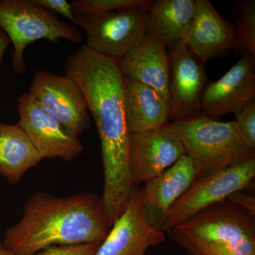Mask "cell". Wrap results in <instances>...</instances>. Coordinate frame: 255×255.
<instances>
[{
  "mask_svg": "<svg viewBox=\"0 0 255 255\" xmlns=\"http://www.w3.org/2000/svg\"><path fill=\"white\" fill-rule=\"evenodd\" d=\"M0 28L13 44L11 65L20 75L27 70L25 50L33 42L44 39L55 43L65 39L80 44L83 41L78 28L31 0H0Z\"/></svg>",
  "mask_w": 255,
  "mask_h": 255,
  "instance_id": "5b68a950",
  "label": "cell"
},
{
  "mask_svg": "<svg viewBox=\"0 0 255 255\" xmlns=\"http://www.w3.org/2000/svg\"><path fill=\"white\" fill-rule=\"evenodd\" d=\"M0 255H14L8 251L3 246L2 242H0Z\"/></svg>",
  "mask_w": 255,
  "mask_h": 255,
  "instance_id": "83f0119b",
  "label": "cell"
},
{
  "mask_svg": "<svg viewBox=\"0 0 255 255\" xmlns=\"http://www.w3.org/2000/svg\"><path fill=\"white\" fill-rule=\"evenodd\" d=\"M167 47L147 32L140 44L119 60L126 78L152 87L169 102V62Z\"/></svg>",
  "mask_w": 255,
  "mask_h": 255,
  "instance_id": "2e32d148",
  "label": "cell"
},
{
  "mask_svg": "<svg viewBox=\"0 0 255 255\" xmlns=\"http://www.w3.org/2000/svg\"><path fill=\"white\" fill-rule=\"evenodd\" d=\"M233 10L236 20L235 51L241 56L249 55L255 58V1H236Z\"/></svg>",
  "mask_w": 255,
  "mask_h": 255,
  "instance_id": "ffe728a7",
  "label": "cell"
},
{
  "mask_svg": "<svg viewBox=\"0 0 255 255\" xmlns=\"http://www.w3.org/2000/svg\"><path fill=\"white\" fill-rule=\"evenodd\" d=\"M171 238L174 240L176 243H177L179 246H182L184 249L187 251L188 255H204L199 253V251H196L194 247L191 246L189 243H188L187 241H184L182 238L178 237V236H173V235H169Z\"/></svg>",
  "mask_w": 255,
  "mask_h": 255,
  "instance_id": "4316f807",
  "label": "cell"
},
{
  "mask_svg": "<svg viewBox=\"0 0 255 255\" xmlns=\"http://www.w3.org/2000/svg\"><path fill=\"white\" fill-rule=\"evenodd\" d=\"M33 3L42 6L50 12L56 13L63 17L70 20L71 22L76 24V18L74 14L71 2L66 0H31Z\"/></svg>",
  "mask_w": 255,
  "mask_h": 255,
  "instance_id": "cb8c5ba5",
  "label": "cell"
},
{
  "mask_svg": "<svg viewBox=\"0 0 255 255\" xmlns=\"http://www.w3.org/2000/svg\"><path fill=\"white\" fill-rule=\"evenodd\" d=\"M162 230L151 224L142 205L140 185H134L123 214L93 255H145L165 241Z\"/></svg>",
  "mask_w": 255,
  "mask_h": 255,
  "instance_id": "8fae6325",
  "label": "cell"
},
{
  "mask_svg": "<svg viewBox=\"0 0 255 255\" xmlns=\"http://www.w3.org/2000/svg\"><path fill=\"white\" fill-rule=\"evenodd\" d=\"M16 109L19 116L17 124L42 159L60 158L71 162L83 152L79 137L69 133L42 110L28 92L18 97Z\"/></svg>",
  "mask_w": 255,
  "mask_h": 255,
  "instance_id": "7c38bea8",
  "label": "cell"
},
{
  "mask_svg": "<svg viewBox=\"0 0 255 255\" xmlns=\"http://www.w3.org/2000/svg\"><path fill=\"white\" fill-rule=\"evenodd\" d=\"M65 75L78 84L97 126L102 147V214L116 221L123 214L135 184L129 163L130 132L124 112L125 77L117 60L85 44L65 60Z\"/></svg>",
  "mask_w": 255,
  "mask_h": 255,
  "instance_id": "6da1fadb",
  "label": "cell"
},
{
  "mask_svg": "<svg viewBox=\"0 0 255 255\" xmlns=\"http://www.w3.org/2000/svg\"><path fill=\"white\" fill-rule=\"evenodd\" d=\"M195 0H157L150 8L147 32L167 48L187 36L195 13Z\"/></svg>",
  "mask_w": 255,
  "mask_h": 255,
  "instance_id": "ac0fdd59",
  "label": "cell"
},
{
  "mask_svg": "<svg viewBox=\"0 0 255 255\" xmlns=\"http://www.w3.org/2000/svg\"><path fill=\"white\" fill-rule=\"evenodd\" d=\"M100 201L92 193L63 197L34 193L26 200L21 220L5 231L3 246L14 255H33L52 246L102 243L111 228Z\"/></svg>",
  "mask_w": 255,
  "mask_h": 255,
  "instance_id": "7a4b0ae2",
  "label": "cell"
},
{
  "mask_svg": "<svg viewBox=\"0 0 255 255\" xmlns=\"http://www.w3.org/2000/svg\"><path fill=\"white\" fill-rule=\"evenodd\" d=\"M10 43H11V41H10L9 37L1 28H0V64L2 61L5 52L7 50ZM1 94V89L0 87V95Z\"/></svg>",
  "mask_w": 255,
  "mask_h": 255,
  "instance_id": "484cf974",
  "label": "cell"
},
{
  "mask_svg": "<svg viewBox=\"0 0 255 255\" xmlns=\"http://www.w3.org/2000/svg\"><path fill=\"white\" fill-rule=\"evenodd\" d=\"M184 155L185 149L172 122L153 130L130 134L129 163L132 182L145 184Z\"/></svg>",
  "mask_w": 255,
  "mask_h": 255,
  "instance_id": "30bf717a",
  "label": "cell"
},
{
  "mask_svg": "<svg viewBox=\"0 0 255 255\" xmlns=\"http://www.w3.org/2000/svg\"><path fill=\"white\" fill-rule=\"evenodd\" d=\"M151 4L119 11L75 14L76 25L86 33L85 46L119 61L143 40L148 28Z\"/></svg>",
  "mask_w": 255,
  "mask_h": 255,
  "instance_id": "52a82bcc",
  "label": "cell"
},
{
  "mask_svg": "<svg viewBox=\"0 0 255 255\" xmlns=\"http://www.w3.org/2000/svg\"><path fill=\"white\" fill-rule=\"evenodd\" d=\"M184 41L194 55L205 63L215 57L225 56L234 49L236 28L209 0H196L194 19Z\"/></svg>",
  "mask_w": 255,
  "mask_h": 255,
  "instance_id": "5bb4252c",
  "label": "cell"
},
{
  "mask_svg": "<svg viewBox=\"0 0 255 255\" xmlns=\"http://www.w3.org/2000/svg\"><path fill=\"white\" fill-rule=\"evenodd\" d=\"M169 121L200 115L201 97L209 83L204 63L189 50L184 40L169 47Z\"/></svg>",
  "mask_w": 255,
  "mask_h": 255,
  "instance_id": "9c48e42d",
  "label": "cell"
},
{
  "mask_svg": "<svg viewBox=\"0 0 255 255\" xmlns=\"http://www.w3.org/2000/svg\"><path fill=\"white\" fill-rule=\"evenodd\" d=\"M235 116V122L242 135L255 149V100L245 106Z\"/></svg>",
  "mask_w": 255,
  "mask_h": 255,
  "instance_id": "7402d4cb",
  "label": "cell"
},
{
  "mask_svg": "<svg viewBox=\"0 0 255 255\" xmlns=\"http://www.w3.org/2000/svg\"><path fill=\"white\" fill-rule=\"evenodd\" d=\"M102 243H86L75 246H52L33 255H93Z\"/></svg>",
  "mask_w": 255,
  "mask_h": 255,
  "instance_id": "603a6c76",
  "label": "cell"
},
{
  "mask_svg": "<svg viewBox=\"0 0 255 255\" xmlns=\"http://www.w3.org/2000/svg\"><path fill=\"white\" fill-rule=\"evenodd\" d=\"M28 93L42 110L74 136L78 137L90 127L86 100L78 84L70 77L38 70Z\"/></svg>",
  "mask_w": 255,
  "mask_h": 255,
  "instance_id": "ba28073f",
  "label": "cell"
},
{
  "mask_svg": "<svg viewBox=\"0 0 255 255\" xmlns=\"http://www.w3.org/2000/svg\"><path fill=\"white\" fill-rule=\"evenodd\" d=\"M255 178V155L196 177L169 210L162 231L169 232L202 210L252 187Z\"/></svg>",
  "mask_w": 255,
  "mask_h": 255,
  "instance_id": "8992f818",
  "label": "cell"
},
{
  "mask_svg": "<svg viewBox=\"0 0 255 255\" xmlns=\"http://www.w3.org/2000/svg\"><path fill=\"white\" fill-rule=\"evenodd\" d=\"M197 177L190 157L184 155L141 187L142 205L152 226L162 230L166 216Z\"/></svg>",
  "mask_w": 255,
  "mask_h": 255,
  "instance_id": "9a60e30c",
  "label": "cell"
},
{
  "mask_svg": "<svg viewBox=\"0 0 255 255\" xmlns=\"http://www.w3.org/2000/svg\"><path fill=\"white\" fill-rule=\"evenodd\" d=\"M255 100V58L244 55L222 78L209 82L201 97L200 114L219 121Z\"/></svg>",
  "mask_w": 255,
  "mask_h": 255,
  "instance_id": "4fadbf2b",
  "label": "cell"
},
{
  "mask_svg": "<svg viewBox=\"0 0 255 255\" xmlns=\"http://www.w3.org/2000/svg\"><path fill=\"white\" fill-rule=\"evenodd\" d=\"M228 200L236 203L241 206L243 209L247 210L248 212L255 216V200L253 196L245 194L243 191H238L228 197Z\"/></svg>",
  "mask_w": 255,
  "mask_h": 255,
  "instance_id": "d4e9b609",
  "label": "cell"
},
{
  "mask_svg": "<svg viewBox=\"0 0 255 255\" xmlns=\"http://www.w3.org/2000/svg\"><path fill=\"white\" fill-rule=\"evenodd\" d=\"M172 123L194 164L196 177L255 155L235 121L221 122L200 114Z\"/></svg>",
  "mask_w": 255,
  "mask_h": 255,
  "instance_id": "277c9868",
  "label": "cell"
},
{
  "mask_svg": "<svg viewBox=\"0 0 255 255\" xmlns=\"http://www.w3.org/2000/svg\"><path fill=\"white\" fill-rule=\"evenodd\" d=\"M42 160L26 134L17 124L0 123V174L16 184Z\"/></svg>",
  "mask_w": 255,
  "mask_h": 255,
  "instance_id": "d6986e66",
  "label": "cell"
},
{
  "mask_svg": "<svg viewBox=\"0 0 255 255\" xmlns=\"http://www.w3.org/2000/svg\"><path fill=\"white\" fill-rule=\"evenodd\" d=\"M204 255H255V217L226 199L169 231Z\"/></svg>",
  "mask_w": 255,
  "mask_h": 255,
  "instance_id": "3957f363",
  "label": "cell"
},
{
  "mask_svg": "<svg viewBox=\"0 0 255 255\" xmlns=\"http://www.w3.org/2000/svg\"><path fill=\"white\" fill-rule=\"evenodd\" d=\"M124 101L130 134L153 130L170 122L169 102L141 82L125 78Z\"/></svg>",
  "mask_w": 255,
  "mask_h": 255,
  "instance_id": "e0dca14e",
  "label": "cell"
},
{
  "mask_svg": "<svg viewBox=\"0 0 255 255\" xmlns=\"http://www.w3.org/2000/svg\"><path fill=\"white\" fill-rule=\"evenodd\" d=\"M150 0H76L71 2L75 14L113 11L150 6Z\"/></svg>",
  "mask_w": 255,
  "mask_h": 255,
  "instance_id": "44dd1931",
  "label": "cell"
}]
</instances>
